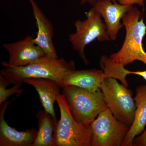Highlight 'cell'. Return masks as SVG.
<instances>
[{"label":"cell","instance_id":"9a60e30c","mask_svg":"<svg viewBox=\"0 0 146 146\" xmlns=\"http://www.w3.org/2000/svg\"><path fill=\"white\" fill-rule=\"evenodd\" d=\"M36 117L39 129L31 146H54L53 134L57 120L44 110L37 112Z\"/></svg>","mask_w":146,"mask_h":146},{"label":"cell","instance_id":"277c9868","mask_svg":"<svg viewBox=\"0 0 146 146\" xmlns=\"http://www.w3.org/2000/svg\"><path fill=\"white\" fill-rule=\"evenodd\" d=\"M62 89L74 117L84 123L90 125L107 107L101 89L91 91L71 85Z\"/></svg>","mask_w":146,"mask_h":146},{"label":"cell","instance_id":"ac0fdd59","mask_svg":"<svg viewBox=\"0 0 146 146\" xmlns=\"http://www.w3.org/2000/svg\"><path fill=\"white\" fill-rule=\"evenodd\" d=\"M133 146H146V128L141 135L134 139Z\"/></svg>","mask_w":146,"mask_h":146},{"label":"cell","instance_id":"8fae6325","mask_svg":"<svg viewBox=\"0 0 146 146\" xmlns=\"http://www.w3.org/2000/svg\"><path fill=\"white\" fill-rule=\"evenodd\" d=\"M9 102L1 105L0 146H31L36 138L37 131L35 129L20 131L9 125L5 120L6 110Z\"/></svg>","mask_w":146,"mask_h":146},{"label":"cell","instance_id":"7a4b0ae2","mask_svg":"<svg viewBox=\"0 0 146 146\" xmlns=\"http://www.w3.org/2000/svg\"><path fill=\"white\" fill-rule=\"evenodd\" d=\"M125 29L124 41L119 51L110 55L114 63L125 67L138 60L146 65V52L143 48V39L146 34V26L142 13L133 6L122 18Z\"/></svg>","mask_w":146,"mask_h":146},{"label":"cell","instance_id":"7c38bea8","mask_svg":"<svg viewBox=\"0 0 146 146\" xmlns=\"http://www.w3.org/2000/svg\"><path fill=\"white\" fill-rule=\"evenodd\" d=\"M24 83L34 87L39 94L40 101L46 112L56 119L54 104L60 94V84L52 80L46 78H27L24 80Z\"/></svg>","mask_w":146,"mask_h":146},{"label":"cell","instance_id":"ba28073f","mask_svg":"<svg viewBox=\"0 0 146 146\" xmlns=\"http://www.w3.org/2000/svg\"><path fill=\"white\" fill-rule=\"evenodd\" d=\"M3 47L8 53L7 65L15 67L26 66L44 55L42 49L35 43L34 38L27 35L23 39L14 43H7Z\"/></svg>","mask_w":146,"mask_h":146},{"label":"cell","instance_id":"ffe728a7","mask_svg":"<svg viewBox=\"0 0 146 146\" xmlns=\"http://www.w3.org/2000/svg\"><path fill=\"white\" fill-rule=\"evenodd\" d=\"M128 75L134 74L141 76L146 81V70L145 71H136V72L128 70Z\"/></svg>","mask_w":146,"mask_h":146},{"label":"cell","instance_id":"d6986e66","mask_svg":"<svg viewBox=\"0 0 146 146\" xmlns=\"http://www.w3.org/2000/svg\"><path fill=\"white\" fill-rule=\"evenodd\" d=\"M120 4L123 5H131L137 4L142 7L145 6V0H117Z\"/></svg>","mask_w":146,"mask_h":146},{"label":"cell","instance_id":"9c48e42d","mask_svg":"<svg viewBox=\"0 0 146 146\" xmlns=\"http://www.w3.org/2000/svg\"><path fill=\"white\" fill-rule=\"evenodd\" d=\"M132 6L120 4L116 0H99L92 7L104 20L110 38L115 40L118 33L124 27L121 20Z\"/></svg>","mask_w":146,"mask_h":146},{"label":"cell","instance_id":"30bf717a","mask_svg":"<svg viewBox=\"0 0 146 146\" xmlns=\"http://www.w3.org/2000/svg\"><path fill=\"white\" fill-rule=\"evenodd\" d=\"M32 9L36 21L37 31L34 38L35 44L39 46L45 54L49 57L58 58L53 39L54 31L52 23L47 18L35 0H28Z\"/></svg>","mask_w":146,"mask_h":146},{"label":"cell","instance_id":"44dd1931","mask_svg":"<svg viewBox=\"0 0 146 146\" xmlns=\"http://www.w3.org/2000/svg\"><path fill=\"white\" fill-rule=\"evenodd\" d=\"M99 1V0H80V4L83 5L85 4H89L93 6Z\"/></svg>","mask_w":146,"mask_h":146},{"label":"cell","instance_id":"e0dca14e","mask_svg":"<svg viewBox=\"0 0 146 146\" xmlns=\"http://www.w3.org/2000/svg\"><path fill=\"white\" fill-rule=\"evenodd\" d=\"M23 84H16L11 88L6 89L9 86L7 82L3 76L0 75V105L6 102L11 96L14 94L21 95L23 91V89H21Z\"/></svg>","mask_w":146,"mask_h":146},{"label":"cell","instance_id":"8992f818","mask_svg":"<svg viewBox=\"0 0 146 146\" xmlns=\"http://www.w3.org/2000/svg\"><path fill=\"white\" fill-rule=\"evenodd\" d=\"M101 90L107 107L112 114L130 127L134 121L136 108L131 91L112 78L105 79Z\"/></svg>","mask_w":146,"mask_h":146},{"label":"cell","instance_id":"6da1fadb","mask_svg":"<svg viewBox=\"0 0 146 146\" xmlns=\"http://www.w3.org/2000/svg\"><path fill=\"white\" fill-rule=\"evenodd\" d=\"M1 65L4 68L1 70L0 75L5 78L9 85L24 83L26 79L46 78L56 82L62 88L64 79L76 70L73 60L67 61L63 58H54L45 54L26 66H10L5 61Z\"/></svg>","mask_w":146,"mask_h":146},{"label":"cell","instance_id":"4fadbf2b","mask_svg":"<svg viewBox=\"0 0 146 146\" xmlns=\"http://www.w3.org/2000/svg\"><path fill=\"white\" fill-rule=\"evenodd\" d=\"M106 78L102 70L96 69L75 70L64 79L62 87L71 85L82 89L96 91L101 89L102 83Z\"/></svg>","mask_w":146,"mask_h":146},{"label":"cell","instance_id":"2e32d148","mask_svg":"<svg viewBox=\"0 0 146 146\" xmlns=\"http://www.w3.org/2000/svg\"><path fill=\"white\" fill-rule=\"evenodd\" d=\"M102 70L104 72L106 78H112L119 80L125 86L128 87L126 81L127 70L124 67L116 64L111 60L109 57L102 56L100 63Z\"/></svg>","mask_w":146,"mask_h":146},{"label":"cell","instance_id":"3957f363","mask_svg":"<svg viewBox=\"0 0 146 146\" xmlns=\"http://www.w3.org/2000/svg\"><path fill=\"white\" fill-rule=\"evenodd\" d=\"M56 101L60 117L55 123L53 134L54 146H91L92 133L90 125L76 119L63 94L58 96Z\"/></svg>","mask_w":146,"mask_h":146},{"label":"cell","instance_id":"5bb4252c","mask_svg":"<svg viewBox=\"0 0 146 146\" xmlns=\"http://www.w3.org/2000/svg\"><path fill=\"white\" fill-rule=\"evenodd\" d=\"M134 101L136 106L134 121L122 146H133L134 139L145 130L146 125V85L138 86Z\"/></svg>","mask_w":146,"mask_h":146},{"label":"cell","instance_id":"5b68a950","mask_svg":"<svg viewBox=\"0 0 146 146\" xmlns=\"http://www.w3.org/2000/svg\"><path fill=\"white\" fill-rule=\"evenodd\" d=\"M86 18L78 20L74 24L75 32L69 35V40L73 49L77 52L85 65L89 61L84 53L85 47L96 40L99 42L110 41L107 28L103 22L101 16L95 9L92 8L85 12Z\"/></svg>","mask_w":146,"mask_h":146},{"label":"cell","instance_id":"52a82bcc","mask_svg":"<svg viewBox=\"0 0 146 146\" xmlns=\"http://www.w3.org/2000/svg\"><path fill=\"white\" fill-rule=\"evenodd\" d=\"M91 146L122 145L130 127L118 120L107 107L90 123Z\"/></svg>","mask_w":146,"mask_h":146}]
</instances>
